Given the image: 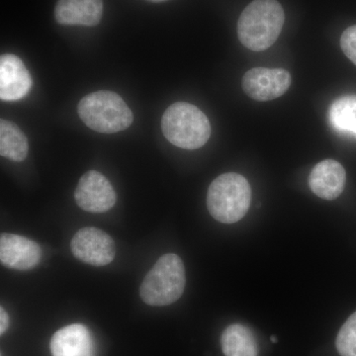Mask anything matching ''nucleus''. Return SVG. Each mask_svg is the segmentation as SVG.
<instances>
[{"mask_svg": "<svg viewBox=\"0 0 356 356\" xmlns=\"http://www.w3.org/2000/svg\"><path fill=\"white\" fill-rule=\"evenodd\" d=\"M284 20V10L277 0H254L241 14L238 39L248 50L266 51L280 37Z\"/></svg>", "mask_w": 356, "mask_h": 356, "instance_id": "f257e3e1", "label": "nucleus"}, {"mask_svg": "<svg viewBox=\"0 0 356 356\" xmlns=\"http://www.w3.org/2000/svg\"><path fill=\"white\" fill-rule=\"evenodd\" d=\"M161 130L168 142L184 149L203 147L211 136L207 116L195 105L187 102L173 103L165 110Z\"/></svg>", "mask_w": 356, "mask_h": 356, "instance_id": "f03ea898", "label": "nucleus"}, {"mask_svg": "<svg viewBox=\"0 0 356 356\" xmlns=\"http://www.w3.org/2000/svg\"><path fill=\"white\" fill-rule=\"evenodd\" d=\"M252 203V188L245 177L229 172L218 177L207 192V208L218 222L233 224L242 220Z\"/></svg>", "mask_w": 356, "mask_h": 356, "instance_id": "7ed1b4c3", "label": "nucleus"}, {"mask_svg": "<svg viewBox=\"0 0 356 356\" xmlns=\"http://www.w3.org/2000/svg\"><path fill=\"white\" fill-rule=\"evenodd\" d=\"M81 121L95 132L114 134L132 125L133 113L125 102L112 91H96L84 96L77 105Z\"/></svg>", "mask_w": 356, "mask_h": 356, "instance_id": "20e7f679", "label": "nucleus"}, {"mask_svg": "<svg viewBox=\"0 0 356 356\" xmlns=\"http://www.w3.org/2000/svg\"><path fill=\"white\" fill-rule=\"evenodd\" d=\"M186 275L184 261L178 255L159 257L140 287V296L149 306H168L184 294Z\"/></svg>", "mask_w": 356, "mask_h": 356, "instance_id": "39448f33", "label": "nucleus"}, {"mask_svg": "<svg viewBox=\"0 0 356 356\" xmlns=\"http://www.w3.org/2000/svg\"><path fill=\"white\" fill-rule=\"evenodd\" d=\"M70 250L79 261L93 266H107L116 255L113 238L95 227L79 229L70 242Z\"/></svg>", "mask_w": 356, "mask_h": 356, "instance_id": "423d86ee", "label": "nucleus"}, {"mask_svg": "<svg viewBox=\"0 0 356 356\" xmlns=\"http://www.w3.org/2000/svg\"><path fill=\"white\" fill-rule=\"evenodd\" d=\"M81 209L90 213H104L114 207L117 196L113 186L102 173L90 170L84 173L74 192Z\"/></svg>", "mask_w": 356, "mask_h": 356, "instance_id": "0eeeda50", "label": "nucleus"}, {"mask_svg": "<svg viewBox=\"0 0 356 356\" xmlns=\"http://www.w3.org/2000/svg\"><path fill=\"white\" fill-rule=\"evenodd\" d=\"M291 86V76L283 69L255 67L245 72L243 89L257 102H270L284 95Z\"/></svg>", "mask_w": 356, "mask_h": 356, "instance_id": "6e6552de", "label": "nucleus"}, {"mask_svg": "<svg viewBox=\"0 0 356 356\" xmlns=\"http://www.w3.org/2000/svg\"><path fill=\"white\" fill-rule=\"evenodd\" d=\"M42 248L25 236L3 233L0 236V261L14 270H30L40 264Z\"/></svg>", "mask_w": 356, "mask_h": 356, "instance_id": "1a4fd4ad", "label": "nucleus"}, {"mask_svg": "<svg viewBox=\"0 0 356 356\" xmlns=\"http://www.w3.org/2000/svg\"><path fill=\"white\" fill-rule=\"evenodd\" d=\"M32 88V79L24 63L15 55L0 58V98L4 102L22 99Z\"/></svg>", "mask_w": 356, "mask_h": 356, "instance_id": "9d476101", "label": "nucleus"}, {"mask_svg": "<svg viewBox=\"0 0 356 356\" xmlns=\"http://www.w3.org/2000/svg\"><path fill=\"white\" fill-rule=\"evenodd\" d=\"M346 173L343 166L334 159H325L314 166L309 177L313 193L325 200H334L343 193Z\"/></svg>", "mask_w": 356, "mask_h": 356, "instance_id": "9b49d317", "label": "nucleus"}, {"mask_svg": "<svg viewBox=\"0 0 356 356\" xmlns=\"http://www.w3.org/2000/svg\"><path fill=\"white\" fill-rule=\"evenodd\" d=\"M53 356H93V341L86 325L72 324L63 327L51 337Z\"/></svg>", "mask_w": 356, "mask_h": 356, "instance_id": "f8f14e48", "label": "nucleus"}, {"mask_svg": "<svg viewBox=\"0 0 356 356\" xmlns=\"http://www.w3.org/2000/svg\"><path fill=\"white\" fill-rule=\"evenodd\" d=\"M103 13V0H58L55 18L62 25L96 26Z\"/></svg>", "mask_w": 356, "mask_h": 356, "instance_id": "ddd939ff", "label": "nucleus"}, {"mask_svg": "<svg viewBox=\"0 0 356 356\" xmlns=\"http://www.w3.org/2000/svg\"><path fill=\"white\" fill-rule=\"evenodd\" d=\"M221 346L225 356H259L254 332L241 324L229 325L222 332Z\"/></svg>", "mask_w": 356, "mask_h": 356, "instance_id": "4468645a", "label": "nucleus"}, {"mask_svg": "<svg viewBox=\"0 0 356 356\" xmlns=\"http://www.w3.org/2000/svg\"><path fill=\"white\" fill-rule=\"evenodd\" d=\"M29 152V144L24 133L13 122L0 120V154L10 161H24Z\"/></svg>", "mask_w": 356, "mask_h": 356, "instance_id": "2eb2a0df", "label": "nucleus"}, {"mask_svg": "<svg viewBox=\"0 0 356 356\" xmlns=\"http://www.w3.org/2000/svg\"><path fill=\"white\" fill-rule=\"evenodd\" d=\"M329 121L337 132L356 137V95H346L332 103Z\"/></svg>", "mask_w": 356, "mask_h": 356, "instance_id": "dca6fc26", "label": "nucleus"}, {"mask_svg": "<svg viewBox=\"0 0 356 356\" xmlns=\"http://www.w3.org/2000/svg\"><path fill=\"white\" fill-rule=\"evenodd\" d=\"M336 346L339 355L356 356V312L339 330Z\"/></svg>", "mask_w": 356, "mask_h": 356, "instance_id": "f3484780", "label": "nucleus"}, {"mask_svg": "<svg viewBox=\"0 0 356 356\" xmlns=\"http://www.w3.org/2000/svg\"><path fill=\"white\" fill-rule=\"evenodd\" d=\"M341 47L344 55L356 65V25L350 26L343 33Z\"/></svg>", "mask_w": 356, "mask_h": 356, "instance_id": "a211bd4d", "label": "nucleus"}, {"mask_svg": "<svg viewBox=\"0 0 356 356\" xmlns=\"http://www.w3.org/2000/svg\"><path fill=\"white\" fill-rule=\"evenodd\" d=\"M9 327V316L3 307L0 308V334L3 336Z\"/></svg>", "mask_w": 356, "mask_h": 356, "instance_id": "6ab92c4d", "label": "nucleus"}, {"mask_svg": "<svg viewBox=\"0 0 356 356\" xmlns=\"http://www.w3.org/2000/svg\"><path fill=\"white\" fill-rule=\"evenodd\" d=\"M270 339H271V343H278L277 337H276L275 336H271Z\"/></svg>", "mask_w": 356, "mask_h": 356, "instance_id": "aec40b11", "label": "nucleus"}]
</instances>
